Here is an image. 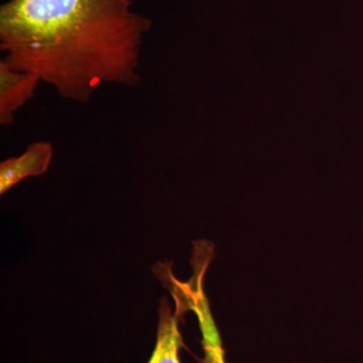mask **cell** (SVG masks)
I'll list each match as a JSON object with an SVG mask.
<instances>
[{
  "label": "cell",
  "mask_w": 363,
  "mask_h": 363,
  "mask_svg": "<svg viewBox=\"0 0 363 363\" xmlns=\"http://www.w3.org/2000/svg\"><path fill=\"white\" fill-rule=\"evenodd\" d=\"M54 156L52 143L38 142L28 145L20 157H11L0 164V195H4L18 183L33 177L44 175Z\"/></svg>",
  "instance_id": "2"
},
{
  "label": "cell",
  "mask_w": 363,
  "mask_h": 363,
  "mask_svg": "<svg viewBox=\"0 0 363 363\" xmlns=\"http://www.w3.org/2000/svg\"><path fill=\"white\" fill-rule=\"evenodd\" d=\"M190 310L195 312L199 320L200 329L202 333V345L204 350V358L201 363H226L224 350L219 332L217 330L209 303L205 296L194 300L190 306Z\"/></svg>",
  "instance_id": "5"
},
{
  "label": "cell",
  "mask_w": 363,
  "mask_h": 363,
  "mask_svg": "<svg viewBox=\"0 0 363 363\" xmlns=\"http://www.w3.org/2000/svg\"><path fill=\"white\" fill-rule=\"evenodd\" d=\"M179 313L173 314L167 298H162L159 307L157 342L147 363H181L179 351L183 338L179 330Z\"/></svg>",
  "instance_id": "4"
},
{
  "label": "cell",
  "mask_w": 363,
  "mask_h": 363,
  "mask_svg": "<svg viewBox=\"0 0 363 363\" xmlns=\"http://www.w3.org/2000/svg\"><path fill=\"white\" fill-rule=\"evenodd\" d=\"M131 6V0H9L0 6L2 60L80 104L104 84L135 86L152 21Z\"/></svg>",
  "instance_id": "1"
},
{
  "label": "cell",
  "mask_w": 363,
  "mask_h": 363,
  "mask_svg": "<svg viewBox=\"0 0 363 363\" xmlns=\"http://www.w3.org/2000/svg\"><path fill=\"white\" fill-rule=\"evenodd\" d=\"M40 80L33 74L14 70L0 60V124L14 123V114L35 96Z\"/></svg>",
  "instance_id": "3"
}]
</instances>
